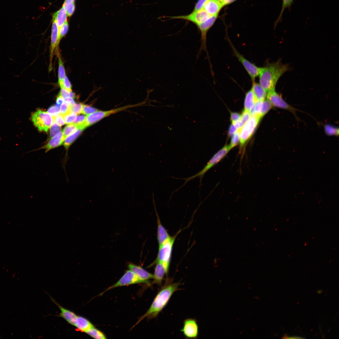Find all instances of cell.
Segmentation results:
<instances>
[{"mask_svg": "<svg viewBox=\"0 0 339 339\" xmlns=\"http://www.w3.org/2000/svg\"><path fill=\"white\" fill-rule=\"evenodd\" d=\"M55 303L57 305L60 310V316L65 320L69 324L73 326L77 315L73 312L65 308L55 302Z\"/></svg>", "mask_w": 339, "mask_h": 339, "instance_id": "obj_21", "label": "cell"}, {"mask_svg": "<svg viewBox=\"0 0 339 339\" xmlns=\"http://www.w3.org/2000/svg\"><path fill=\"white\" fill-rule=\"evenodd\" d=\"M67 14L65 8L63 6L53 15V19L57 24L58 29L66 21Z\"/></svg>", "mask_w": 339, "mask_h": 339, "instance_id": "obj_23", "label": "cell"}, {"mask_svg": "<svg viewBox=\"0 0 339 339\" xmlns=\"http://www.w3.org/2000/svg\"><path fill=\"white\" fill-rule=\"evenodd\" d=\"M223 7L222 3L217 0H207L204 3L203 8L212 16L218 14Z\"/></svg>", "mask_w": 339, "mask_h": 339, "instance_id": "obj_17", "label": "cell"}, {"mask_svg": "<svg viewBox=\"0 0 339 339\" xmlns=\"http://www.w3.org/2000/svg\"><path fill=\"white\" fill-rule=\"evenodd\" d=\"M272 105L270 102L267 99L263 101L260 116L262 117L272 108Z\"/></svg>", "mask_w": 339, "mask_h": 339, "instance_id": "obj_30", "label": "cell"}, {"mask_svg": "<svg viewBox=\"0 0 339 339\" xmlns=\"http://www.w3.org/2000/svg\"><path fill=\"white\" fill-rule=\"evenodd\" d=\"M47 112L52 117H54L59 114L60 110L56 106L52 105L48 109Z\"/></svg>", "mask_w": 339, "mask_h": 339, "instance_id": "obj_40", "label": "cell"}, {"mask_svg": "<svg viewBox=\"0 0 339 339\" xmlns=\"http://www.w3.org/2000/svg\"><path fill=\"white\" fill-rule=\"evenodd\" d=\"M236 0H223L221 3L223 6H224L233 3Z\"/></svg>", "mask_w": 339, "mask_h": 339, "instance_id": "obj_49", "label": "cell"}, {"mask_svg": "<svg viewBox=\"0 0 339 339\" xmlns=\"http://www.w3.org/2000/svg\"><path fill=\"white\" fill-rule=\"evenodd\" d=\"M34 125L40 131L47 132L53 121V117L47 112L38 110L31 116Z\"/></svg>", "mask_w": 339, "mask_h": 339, "instance_id": "obj_6", "label": "cell"}, {"mask_svg": "<svg viewBox=\"0 0 339 339\" xmlns=\"http://www.w3.org/2000/svg\"><path fill=\"white\" fill-rule=\"evenodd\" d=\"M251 89L257 100H263L266 97L267 92L259 83L253 82Z\"/></svg>", "mask_w": 339, "mask_h": 339, "instance_id": "obj_22", "label": "cell"}, {"mask_svg": "<svg viewBox=\"0 0 339 339\" xmlns=\"http://www.w3.org/2000/svg\"><path fill=\"white\" fill-rule=\"evenodd\" d=\"M179 282H173L168 279L158 292L147 311L139 319L135 325L146 318L156 317L166 306L173 293L180 289Z\"/></svg>", "mask_w": 339, "mask_h": 339, "instance_id": "obj_1", "label": "cell"}, {"mask_svg": "<svg viewBox=\"0 0 339 339\" xmlns=\"http://www.w3.org/2000/svg\"><path fill=\"white\" fill-rule=\"evenodd\" d=\"M85 333L95 339H105L106 338L103 332L96 328L94 326L89 329Z\"/></svg>", "mask_w": 339, "mask_h": 339, "instance_id": "obj_26", "label": "cell"}, {"mask_svg": "<svg viewBox=\"0 0 339 339\" xmlns=\"http://www.w3.org/2000/svg\"><path fill=\"white\" fill-rule=\"evenodd\" d=\"M322 291H321V290H319L318 291H317V293H319V294H320V293H322Z\"/></svg>", "mask_w": 339, "mask_h": 339, "instance_id": "obj_53", "label": "cell"}, {"mask_svg": "<svg viewBox=\"0 0 339 339\" xmlns=\"http://www.w3.org/2000/svg\"><path fill=\"white\" fill-rule=\"evenodd\" d=\"M78 129L77 125L73 123L66 126L62 132L64 137L66 138V137L75 132Z\"/></svg>", "mask_w": 339, "mask_h": 339, "instance_id": "obj_27", "label": "cell"}, {"mask_svg": "<svg viewBox=\"0 0 339 339\" xmlns=\"http://www.w3.org/2000/svg\"><path fill=\"white\" fill-rule=\"evenodd\" d=\"M228 39L234 55L242 64L252 81H255V78L259 75L260 67L250 62L240 54L236 49L229 38H228Z\"/></svg>", "mask_w": 339, "mask_h": 339, "instance_id": "obj_8", "label": "cell"}, {"mask_svg": "<svg viewBox=\"0 0 339 339\" xmlns=\"http://www.w3.org/2000/svg\"><path fill=\"white\" fill-rule=\"evenodd\" d=\"M64 100L65 101L69 102L71 105H73L75 104V102L72 98L68 97L64 99Z\"/></svg>", "mask_w": 339, "mask_h": 339, "instance_id": "obj_50", "label": "cell"}, {"mask_svg": "<svg viewBox=\"0 0 339 339\" xmlns=\"http://www.w3.org/2000/svg\"><path fill=\"white\" fill-rule=\"evenodd\" d=\"M267 99L272 106L286 110L292 112L297 118L296 112L297 110L287 103L275 90V89L267 92Z\"/></svg>", "mask_w": 339, "mask_h": 339, "instance_id": "obj_10", "label": "cell"}, {"mask_svg": "<svg viewBox=\"0 0 339 339\" xmlns=\"http://www.w3.org/2000/svg\"><path fill=\"white\" fill-rule=\"evenodd\" d=\"M240 116L241 115L237 113H232L231 114V119L232 123H233L239 120Z\"/></svg>", "mask_w": 339, "mask_h": 339, "instance_id": "obj_47", "label": "cell"}, {"mask_svg": "<svg viewBox=\"0 0 339 339\" xmlns=\"http://www.w3.org/2000/svg\"><path fill=\"white\" fill-rule=\"evenodd\" d=\"M221 2H222L223 0H217Z\"/></svg>", "mask_w": 339, "mask_h": 339, "instance_id": "obj_54", "label": "cell"}, {"mask_svg": "<svg viewBox=\"0 0 339 339\" xmlns=\"http://www.w3.org/2000/svg\"><path fill=\"white\" fill-rule=\"evenodd\" d=\"M238 130L236 128L234 125L232 124L229 127V136H232Z\"/></svg>", "mask_w": 339, "mask_h": 339, "instance_id": "obj_48", "label": "cell"}, {"mask_svg": "<svg viewBox=\"0 0 339 339\" xmlns=\"http://www.w3.org/2000/svg\"><path fill=\"white\" fill-rule=\"evenodd\" d=\"M324 130L326 134L329 136H338L339 129L329 124H326L324 126Z\"/></svg>", "mask_w": 339, "mask_h": 339, "instance_id": "obj_29", "label": "cell"}, {"mask_svg": "<svg viewBox=\"0 0 339 339\" xmlns=\"http://www.w3.org/2000/svg\"><path fill=\"white\" fill-rule=\"evenodd\" d=\"M288 70V66L282 64L279 61L260 67L259 84L267 92L275 89L279 78Z\"/></svg>", "mask_w": 339, "mask_h": 339, "instance_id": "obj_2", "label": "cell"}, {"mask_svg": "<svg viewBox=\"0 0 339 339\" xmlns=\"http://www.w3.org/2000/svg\"><path fill=\"white\" fill-rule=\"evenodd\" d=\"M65 139L62 132H60L53 137L48 143L42 147L41 148L45 149V152H47L52 149L61 145Z\"/></svg>", "mask_w": 339, "mask_h": 339, "instance_id": "obj_19", "label": "cell"}, {"mask_svg": "<svg viewBox=\"0 0 339 339\" xmlns=\"http://www.w3.org/2000/svg\"><path fill=\"white\" fill-rule=\"evenodd\" d=\"M251 116L249 111L244 110L241 115L240 120L244 125L250 119Z\"/></svg>", "mask_w": 339, "mask_h": 339, "instance_id": "obj_39", "label": "cell"}, {"mask_svg": "<svg viewBox=\"0 0 339 339\" xmlns=\"http://www.w3.org/2000/svg\"><path fill=\"white\" fill-rule=\"evenodd\" d=\"M73 326L81 331L86 332L88 330L94 326L92 323L86 318L77 316Z\"/></svg>", "mask_w": 339, "mask_h": 339, "instance_id": "obj_20", "label": "cell"}, {"mask_svg": "<svg viewBox=\"0 0 339 339\" xmlns=\"http://www.w3.org/2000/svg\"><path fill=\"white\" fill-rule=\"evenodd\" d=\"M282 338H286V339H299V338H303L301 337H300L298 336H284Z\"/></svg>", "mask_w": 339, "mask_h": 339, "instance_id": "obj_51", "label": "cell"}, {"mask_svg": "<svg viewBox=\"0 0 339 339\" xmlns=\"http://www.w3.org/2000/svg\"><path fill=\"white\" fill-rule=\"evenodd\" d=\"M207 0H199L196 4L193 11H197L202 9L204 3Z\"/></svg>", "mask_w": 339, "mask_h": 339, "instance_id": "obj_45", "label": "cell"}, {"mask_svg": "<svg viewBox=\"0 0 339 339\" xmlns=\"http://www.w3.org/2000/svg\"><path fill=\"white\" fill-rule=\"evenodd\" d=\"M156 263L154 273L153 274V282L160 285L162 284L164 276L167 275L168 273L162 263L159 262H156Z\"/></svg>", "mask_w": 339, "mask_h": 339, "instance_id": "obj_18", "label": "cell"}, {"mask_svg": "<svg viewBox=\"0 0 339 339\" xmlns=\"http://www.w3.org/2000/svg\"><path fill=\"white\" fill-rule=\"evenodd\" d=\"M240 131L238 130L233 135L230 144L229 145L230 149L236 146L240 142Z\"/></svg>", "mask_w": 339, "mask_h": 339, "instance_id": "obj_31", "label": "cell"}, {"mask_svg": "<svg viewBox=\"0 0 339 339\" xmlns=\"http://www.w3.org/2000/svg\"><path fill=\"white\" fill-rule=\"evenodd\" d=\"M64 101V99L59 93L56 98V106L58 108H60Z\"/></svg>", "mask_w": 339, "mask_h": 339, "instance_id": "obj_46", "label": "cell"}, {"mask_svg": "<svg viewBox=\"0 0 339 339\" xmlns=\"http://www.w3.org/2000/svg\"><path fill=\"white\" fill-rule=\"evenodd\" d=\"M218 14L211 16L204 22L197 25L198 30L201 33V45L199 49V53L202 51H205L209 57L207 47V34L212 27L218 17Z\"/></svg>", "mask_w": 339, "mask_h": 339, "instance_id": "obj_9", "label": "cell"}, {"mask_svg": "<svg viewBox=\"0 0 339 339\" xmlns=\"http://www.w3.org/2000/svg\"><path fill=\"white\" fill-rule=\"evenodd\" d=\"M99 110L88 105H83L82 113L87 115L95 112Z\"/></svg>", "mask_w": 339, "mask_h": 339, "instance_id": "obj_38", "label": "cell"}, {"mask_svg": "<svg viewBox=\"0 0 339 339\" xmlns=\"http://www.w3.org/2000/svg\"><path fill=\"white\" fill-rule=\"evenodd\" d=\"M261 118L259 116H251L240 129L239 142L240 147H242L251 137Z\"/></svg>", "mask_w": 339, "mask_h": 339, "instance_id": "obj_7", "label": "cell"}, {"mask_svg": "<svg viewBox=\"0 0 339 339\" xmlns=\"http://www.w3.org/2000/svg\"><path fill=\"white\" fill-rule=\"evenodd\" d=\"M66 9L67 16H70L73 13L75 9L74 2L71 3L63 6Z\"/></svg>", "mask_w": 339, "mask_h": 339, "instance_id": "obj_36", "label": "cell"}, {"mask_svg": "<svg viewBox=\"0 0 339 339\" xmlns=\"http://www.w3.org/2000/svg\"><path fill=\"white\" fill-rule=\"evenodd\" d=\"M86 115H81L77 116L73 123L77 125L78 127L82 125L85 121Z\"/></svg>", "mask_w": 339, "mask_h": 339, "instance_id": "obj_44", "label": "cell"}, {"mask_svg": "<svg viewBox=\"0 0 339 339\" xmlns=\"http://www.w3.org/2000/svg\"><path fill=\"white\" fill-rule=\"evenodd\" d=\"M60 87L61 88H63L68 90L72 91V85L67 76H66L65 77L63 81L62 84Z\"/></svg>", "mask_w": 339, "mask_h": 339, "instance_id": "obj_42", "label": "cell"}, {"mask_svg": "<svg viewBox=\"0 0 339 339\" xmlns=\"http://www.w3.org/2000/svg\"><path fill=\"white\" fill-rule=\"evenodd\" d=\"M53 121L60 126L64 125L65 122L63 116L61 115H59L53 117Z\"/></svg>", "mask_w": 339, "mask_h": 339, "instance_id": "obj_43", "label": "cell"}, {"mask_svg": "<svg viewBox=\"0 0 339 339\" xmlns=\"http://www.w3.org/2000/svg\"><path fill=\"white\" fill-rule=\"evenodd\" d=\"M257 101L253 92L251 89L246 94L244 102L245 110L250 112Z\"/></svg>", "mask_w": 339, "mask_h": 339, "instance_id": "obj_24", "label": "cell"}, {"mask_svg": "<svg viewBox=\"0 0 339 339\" xmlns=\"http://www.w3.org/2000/svg\"><path fill=\"white\" fill-rule=\"evenodd\" d=\"M75 0H65L63 6L67 4L72 2H74Z\"/></svg>", "mask_w": 339, "mask_h": 339, "instance_id": "obj_52", "label": "cell"}, {"mask_svg": "<svg viewBox=\"0 0 339 339\" xmlns=\"http://www.w3.org/2000/svg\"><path fill=\"white\" fill-rule=\"evenodd\" d=\"M179 232H178L175 235L171 236L162 244L159 245L156 262L162 263L168 273L171 262L174 244L176 237Z\"/></svg>", "mask_w": 339, "mask_h": 339, "instance_id": "obj_3", "label": "cell"}, {"mask_svg": "<svg viewBox=\"0 0 339 339\" xmlns=\"http://www.w3.org/2000/svg\"><path fill=\"white\" fill-rule=\"evenodd\" d=\"M83 105L82 103H78L71 105V112L75 113L77 115L81 114L82 112Z\"/></svg>", "mask_w": 339, "mask_h": 339, "instance_id": "obj_37", "label": "cell"}, {"mask_svg": "<svg viewBox=\"0 0 339 339\" xmlns=\"http://www.w3.org/2000/svg\"><path fill=\"white\" fill-rule=\"evenodd\" d=\"M61 127L57 123L54 122L51 126L50 137L52 138L56 134L60 132Z\"/></svg>", "mask_w": 339, "mask_h": 339, "instance_id": "obj_34", "label": "cell"}, {"mask_svg": "<svg viewBox=\"0 0 339 339\" xmlns=\"http://www.w3.org/2000/svg\"><path fill=\"white\" fill-rule=\"evenodd\" d=\"M231 150L229 145H226L217 152L209 160L203 169L196 174L187 178L183 179L185 180L184 185L189 181L196 177L200 178L201 183L202 179L205 173L211 168L219 162Z\"/></svg>", "mask_w": 339, "mask_h": 339, "instance_id": "obj_5", "label": "cell"}, {"mask_svg": "<svg viewBox=\"0 0 339 339\" xmlns=\"http://www.w3.org/2000/svg\"><path fill=\"white\" fill-rule=\"evenodd\" d=\"M71 104L68 102H64L61 106L60 110V114L63 116L71 112Z\"/></svg>", "mask_w": 339, "mask_h": 339, "instance_id": "obj_33", "label": "cell"}, {"mask_svg": "<svg viewBox=\"0 0 339 339\" xmlns=\"http://www.w3.org/2000/svg\"><path fill=\"white\" fill-rule=\"evenodd\" d=\"M58 58V83L61 87L65 77L66 73L63 62L59 53L57 54Z\"/></svg>", "mask_w": 339, "mask_h": 339, "instance_id": "obj_25", "label": "cell"}, {"mask_svg": "<svg viewBox=\"0 0 339 339\" xmlns=\"http://www.w3.org/2000/svg\"><path fill=\"white\" fill-rule=\"evenodd\" d=\"M140 283H145L143 281L129 269L126 271L117 282L106 289L101 294H103L106 291L117 287Z\"/></svg>", "mask_w": 339, "mask_h": 339, "instance_id": "obj_11", "label": "cell"}, {"mask_svg": "<svg viewBox=\"0 0 339 339\" xmlns=\"http://www.w3.org/2000/svg\"><path fill=\"white\" fill-rule=\"evenodd\" d=\"M153 201L157 219V240L159 245H160L168 239L171 236L170 235L165 229L163 226L160 221V219L156 209L154 200V196H153Z\"/></svg>", "mask_w": 339, "mask_h": 339, "instance_id": "obj_15", "label": "cell"}, {"mask_svg": "<svg viewBox=\"0 0 339 339\" xmlns=\"http://www.w3.org/2000/svg\"><path fill=\"white\" fill-rule=\"evenodd\" d=\"M211 16L202 8L186 15L169 17L171 19H180L190 21L196 25L204 22Z\"/></svg>", "mask_w": 339, "mask_h": 339, "instance_id": "obj_12", "label": "cell"}, {"mask_svg": "<svg viewBox=\"0 0 339 339\" xmlns=\"http://www.w3.org/2000/svg\"><path fill=\"white\" fill-rule=\"evenodd\" d=\"M144 104L143 102L133 105H128L110 110L102 111L98 110L90 114L86 115V117L83 125L84 128L90 126L110 115L128 109L140 106Z\"/></svg>", "mask_w": 339, "mask_h": 339, "instance_id": "obj_4", "label": "cell"}, {"mask_svg": "<svg viewBox=\"0 0 339 339\" xmlns=\"http://www.w3.org/2000/svg\"><path fill=\"white\" fill-rule=\"evenodd\" d=\"M68 30V24L66 21L59 29L58 37L56 45V48H57L59 42L61 39L67 33Z\"/></svg>", "mask_w": 339, "mask_h": 339, "instance_id": "obj_28", "label": "cell"}, {"mask_svg": "<svg viewBox=\"0 0 339 339\" xmlns=\"http://www.w3.org/2000/svg\"><path fill=\"white\" fill-rule=\"evenodd\" d=\"M65 124H70L73 122L77 117V115L71 112L63 116Z\"/></svg>", "mask_w": 339, "mask_h": 339, "instance_id": "obj_35", "label": "cell"}, {"mask_svg": "<svg viewBox=\"0 0 339 339\" xmlns=\"http://www.w3.org/2000/svg\"><path fill=\"white\" fill-rule=\"evenodd\" d=\"M294 0H282V4L281 11L280 14L276 21V24L280 20L285 9L288 8H289L293 3Z\"/></svg>", "mask_w": 339, "mask_h": 339, "instance_id": "obj_32", "label": "cell"}, {"mask_svg": "<svg viewBox=\"0 0 339 339\" xmlns=\"http://www.w3.org/2000/svg\"><path fill=\"white\" fill-rule=\"evenodd\" d=\"M181 331L187 338H197L199 334V328L196 320L192 318H188L185 320Z\"/></svg>", "mask_w": 339, "mask_h": 339, "instance_id": "obj_13", "label": "cell"}, {"mask_svg": "<svg viewBox=\"0 0 339 339\" xmlns=\"http://www.w3.org/2000/svg\"><path fill=\"white\" fill-rule=\"evenodd\" d=\"M129 270L132 271L140 279L143 281L145 283L148 285L150 284L149 280L153 279V274L149 272L141 266L130 263L128 265Z\"/></svg>", "mask_w": 339, "mask_h": 339, "instance_id": "obj_14", "label": "cell"}, {"mask_svg": "<svg viewBox=\"0 0 339 339\" xmlns=\"http://www.w3.org/2000/svg\"><path fill=\"white\" fill-rule=\"evenodd\" d=\"M58 27L56 21L53 19L51 32V41L50 50V62L49 65V70L52 69L51 61L54 51L56 47V45L58 37Z\"/></svg>", "mask_w": 339, "mask_h": 339, "instance_id": "obj_16", "label": "cell"}, {"mask_svg": "<svg viewBox=\"0 0 339 339\" xmlns=\"http://www.w3.org/2000/svg\"><path fill=\"white\" fill-rule=\"evenodd\" d=\"M59 93L64 99L68 97L72 98L73 96V93L72 91L68 90L63 88H61Z\"/></svg>", "mask_w": 339, "mask_h": 339, "instance_id": "obj_41", "label": "cell"}]
</instances>
